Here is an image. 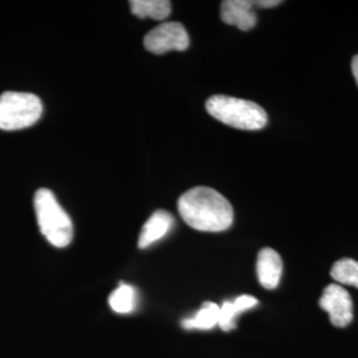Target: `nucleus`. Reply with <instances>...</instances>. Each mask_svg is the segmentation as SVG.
Returning a JSON list of instances; mask_svg holds the SVG:
<instances>
[{"label":"nucleus","mask_w":358,"mask_h":358,"mask_svg":"<svg viewBox=\"0 0 358 358\" xmlns=\"http://www.w3.org/2000/svg\"><path fill=\"white\" fill-rule=\"evenodd\" d=\"M178 211L192 229L203 232L227 230L234 222L230 202L220 192L205 186L185 192L179 198Z\"/></svg>","instance_id":"obj_1"},{"label":"nucleus","mask_w":358,"mask_h":358,"mask_svg":"<svg viewBox=\"0 0 358 358\" xmlns=\"http://www.w3.org/2000/svg\"><path fill=\"white\" fill-rule=\"evenodd\" d=\"M208 115L224 125L241 130H260L267 125L266 110L248 100L217 94L206 101Z\"/></svg>","instance_id":"obj_2"},{"label":"nucleus","mask_w":358,"mask_h":358,"mask_svg":"<svg viewBox=\"0 0 358 358\" xmlns=\"http://www.w3.org/2000/svg\"><path fill=\"white\" fill-rule=\"evenodd\" d=\"M35 213L41 234L53 247L64 248L71 244L73 239L72 220L51 190L40 189L36 192Z\"/></svg>","instance_id":"obj_3"},{"label":"nucleus","mask_w":358,"mask_h":358,"mask_svg":"<svg viewBox=\"0 0 358 358\" xmlns=\"http://www.w3.org/2000/svg\"><path fill=\"white\" fill-rule=\"evenodd\" d=\"M43 113V103L36 94L4 92L0 96V129L20 130L36 124Z\"/></svg>","instance_id":"obj_4"},{"label":"nucleus","mask_w":358,"mask_h":358,"mask_svg":"<svg viewBox=\"0 0 358 358\" xmlns=\"http://www.w3.org/2000/svg\"><path fill=\"white\" fill-rule=\"evenodd\" d=\"M143 44L148 51L164 55L170 51H186L190 45V38L180 23L167 22L152 29L145 36Z\"/></svg>","instance_id":"obj_5"},{"label":"nucleus","mask_w":358,"mask_h":358,"mask_svg":"<svg viewBox=\"0 0 358 358\" xmlns=\"http://www.w3.org/2000/svg\"><path fill=\"white\" fill-rule=\"evenodd\" d=\"M320 307L329 315V320L337 328H345L353 320V301L344 287L329 284L321 296Z\"/></svg>","instance_id":"obj_6"},{"label":"nucleus","mask_w":358,"mask_h":358,"mask_svg":"<svg viewBox=\"0 0 358 358\" xmlns=\"http://www.w3.org/2000/svg\"><path fill=\"white\" fill-rule=\"evenodd\" d=\"M251 0H226L220 7V17L229 26H236L242 31H250L256 26L257 16Z\"/></svg>","instance_id":"obj_7"},{"label":"nucleus","mask_w":358,"mask_h":358,"mask_svg":"<svg viewBox=\"0 0 358 358\" xmlns=\"http://www.w3.org/2000/svg\"><path fill=\"white\" fill-rule=\"evenodd\" d=\"M256 273L262 287L266 289H275L282 275V260L280 255L272 248H263L256 262Z\"/></svg>","instance_id":"obj_8"},{"label":"nucleus","mask_w":358,"mask_h":358,"mask_svg":"<svg viewBox=\"0 0 358 358\" xmlns=\"http://www.w3.org/2000/svg\"><path fill=\"white\" fill-rule=\"evenodd\" d=\"M174 226V217L165 210L155 211L149 220L143 224L140 238H138V247L148 248L152 244L158 242L164 236H166Z\"/></svg>","instance_id":"obj_9"},{"label":"nucleus","mask_w":358,"mask_h":358,"mask_svg":"<svg viewBox=\"0 0 358 358\" xmlns=\"http://www.w3.org/2000/svg\"><path fill=\"white\" fill-rule=\"evenodd\" d=\"M257 304V299L250 294H242L232 301H224L219 309L217 327L224 332H231L236 328V317L245 310L255 308Z\"/></svg>","instance_id":"obj_10"},{"label":"nucleus","mask_w":358,"mask_h":358,"mask_svg":"<svg viewBox=\"0 0 358 358\" xmlns=\"http://www.w3.org/2000/svg\"><path fill=\"white\" fill-rule=\"evenodd\" d=\"M219 309L215 303L206 301L192 317L182 321V327L187 331H210L219 322Z\"/></svg>","instance_id":"obj_11"},{"label":"nucleus","mask_w":358,"mask_h":358,"mask_svg":"<svg viewBox=\"0 0 358 358\" xmlns=\"http://www.w3.org/2000/svg\"><path fill=\"white\" fill-rule=\"evenodd\" d=\"M130 11L140 19L165 20L171 13V3L169 0H133L130 1Z\"/></svg>","instance_id":"obj_12"},{"label":"nucleus","mask_w":358,"mask_h":358,"mask_svg":"<svg viewBox=\"0 0 358 358\" xmlns=\"http://www.w3.org/2000/svg\"><path fill=\"white\" fill-rule=\"evenodd\" d=\"M136 304H137L136 289L129 284L121 282L118 288L109 296V306L115 313H120V315L131 313L136 309Z\"/></svg>","instance_id":"obj_13"},{"label":"nucleus","mask_w":358,"mask_h":358,"mask_svg":"<svg viewBox=\"0 0 358 358\" xmlns=\"http://www.w3.org/2000/svg\"><path fill=\"white\" fill-rule=\"evenodd\" d=\"M331 276L334 282L358 288V262L353 259H341L333 264Z\"/></svg>","instance_id":"obj_14"},{"label":"nucleus","mask_w":358,"mask_h":358,"mask_svg":"<svg viewBox=\"0 0 358 358\" xmlns=\"http://www.w3.org/2000/svg\"><path fill=\"white\" fill-rule=\"evenodd\" d=\"M254 4L260 8H272L282 4V1L280 0H259V1H254Z\"/></svg>","instance_id":"obj_15"},{"label":"nucleus","mask_w":358,"mask_h":358,"mask_svg":"<svg viewBox=\"0 0 358 358\" xmlns=\"http://www.w3.org/2000/svg\"><path fill=\"white\" fill-rule=\"evenodd\" d=\"M352 72H353V76H355V80L358 85V55H356L352 60Z\"/></svg>","instance_id":"obj_16"}]
</instances>
